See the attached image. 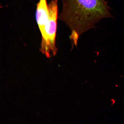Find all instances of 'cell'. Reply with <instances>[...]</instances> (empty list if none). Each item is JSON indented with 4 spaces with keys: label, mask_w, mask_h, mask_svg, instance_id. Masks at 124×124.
I'll return each instance as SVG.
<instances>
[{
    "label": "cell",
    "mask_w": 124,
    "mask_h": 124,
    "mask_svg": "<svg viewBox=\"0 0 124 124\" xmlns=\"http://www.w3.org/2000/svg\"><path fill=\"white\" fill-rule=\"evenodd\" d=\"M62 0V10L59 18L70 29L73 46H77L80 36L101 20L113 18L105 0Z\"/></svg>",
    "instance_id": "1"
},
{
    "label": "cell",
    "mask_w": 124,
    "mask_h": 124,
    "mask_svg": "<svg viewBox=\"0 0 124 124\" xmlns=\"http://www.w3.org/2000/svg\"><path fill=\"white\" fill-rule=\"evenodd\" d=\"M48 6L49 19L44 34L41 37L40 51L46 58L56 55L58 49L56 46V37L58 18V0H52Z\"/></svg>",
    "instance_id": "2"
},
{
    "label": "cell",
    "mask_w": 124,
    "mask_h": 124,
    "mask_svg": "<svg viewBox=\"0 0 124 124\" xmlns=\"http://www.w3.org/2000/svg\"><path fill=\"white\" fill-rule=\"evenodd\" d=\"M36 19L42 36L48 23L49 14L46 0H39L37 5Z\"/></svg>",
    "instance_id": "3"
}]
</instances>
